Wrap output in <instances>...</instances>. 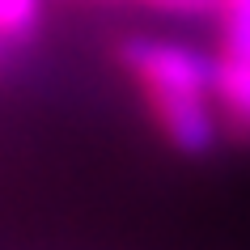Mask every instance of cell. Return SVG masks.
<instances>
[{
	"label": "cell",
	"mask_w": 250,
	"mask_h": 250,
	"mask_svg": "<svg viewBox=\"0 0 250 250\" xmlns=\"http://www.w3.org/2000/svg\"><path fill=\"white\" fill-rule=\"evenodd\" d=\"M225 13V55L250 60V0H221Z\"/></svg>",
	"instance_id": "obj_3"
},
{
	"label": "cell",
	"mask_w": 250,
	"mask_h": 250,
	"mask_svg": "<svg viewBox=\"0 0 250 250\" xmlns=\"http://www.w3.org/2000/svg\"><path fill=\"white\" fill-rule=\"evenodd\" d=\"M212 98L221 102V110L237 132H250V60L225 55L212 77Z\"/></svg>",
	"instance_id": "obj_2"
},
{
	"label": "cell",
	"mask_w": 250,
	"mask_h": 250,
	"mask_svg": "<svg viewBox=\"0 0 250 250\" xmlns=\"http://www.w3.org/2000/svg\"><path fill=\"white\" fill-rule=\"evenodd\" d=\"M39 21V0H0V34L13 42L26 39Z\"/></svg>",
	"instance_id": "obj_4"
},
{
	"label": "cell",
	"mask_w": 250,
	"mask_h": 250,
	"mask_svg": "<svg viewBox=\"0 0 250 250\" xmlns=\"http://www.w3.org/2000/svg\"><path fill=\"white\" fill-rule=\"evenodd\" d=\"M4 42H9V39H4V34H0V55H4Z\"/></svg>",
	"instance_id": "obj_6"
},
{
	"label": "cell",
	"mask_w": 250,
	"mask_h": 250,
	"mask_svg": "<svg viewBox=\"0 0 250 250\" xmlns=\"http://www.w3.org/2000/svg\"><path fill=\"white\" fill-rule=\"evenodd\" d=\"M123 64L132 68L145 93H212V64L204 51L187 47V42H170V39H127L119 47Z\"/></svg>",
	"instance_id": "obj_1"
},
{
	"label": "cell",
	"mask_w": 250,
	"mask_h": 250,
	"mask_svg": "<svg viewBox=\"0 0 250 250\" xmlns=\"http://www.w3.org/2000/svg\"><path fill=\"white\" fill-rule=\"evenodd\" d=\"M157 13H170V17H204V13H216L221 0H140Z\"/></svg>",
	"instance_id": "obj_5"
}]
</instances>
